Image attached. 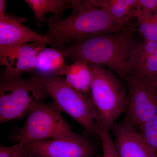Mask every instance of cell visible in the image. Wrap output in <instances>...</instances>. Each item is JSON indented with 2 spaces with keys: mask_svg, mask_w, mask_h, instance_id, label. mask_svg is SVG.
Returning a JSON list of instances; mask_svg holds the SVG:
<instances>
[{
  "mask_svg": "<svg viewBox=\"0 0 157 157\" xmlns=\"http://www.w3.org/2000/svg\"><path fill=\"white\" fill-rule=\"evenodd\" d=\"M139 44L128 30L113 34L93 35L59 48L66 57L74 62L106 67L123 78L132 75Z\"/></svg>",
  "mask_w": 157,
  "mask_h": 157,
  "instance_id": "obj_1",
  "label": "cell"
},
{
  "mask_svg": "<svg viewBox=\"0 0 157 157\" xmlns=\"http://www.w3.org/2000/svg\"><path fill=\"white\" fill-rule=\"evenodd\" d=\"M70 4L72 11L67 17L51 16L45 22L48 29L45 35L61 46L93 35L116 33L124 29V23L89 0H72Z\"/></svg>",
  "mask_w": 157,
  "mask_h": 157,
  "instance_id": "obj_2",
  "label": "cell"
},
{
  "mask_svg": "<svg viewBox=\"0 0 157 157\" xmlns=\"http://www.w3.org/2000/svg\"><path fill=\"white\" fill-rule=\"evenodd\" d=\"M48 96L42 78L33 75L23 78L4 71L0 81V124L22 119Z\"/></svg>",
  "mask_w": 157,
  "mask_h": 157,
  "instance_id": "obj_3",
  "label": "cell"
},
{
  "mask_svg": "<svg viewBox=\"0 0 157 157\" xmlns=\"http://www.w3.org/2000/svg\"><path fill=\"white\" fill-rule=\"evenodd\" d=\"M42 79L49 96L61 111L78 122L90 137L100 138L98 113L91 96L74 89L59 75Z\"/></svg>",
  "mask_w": 157,
  "mask_h": 157,
  "instance_id": "obj_4",
  "label": "cell"
},
{
  "mask_svg": "<svg viewBox=\"0 0 157 157\" xmlns=\"http://www.w3.org/2000/svg\"><path fill=\"white\" fill-rule=\"evenodd\" d=\"M61 112L54 102L39 103L29 112L22 127L12 129L8 139L24 145L69 135L72 127Z\"/></svg>",
  "mask_w": 157,
  "mask_h": 157,
  "instance_id": "obj_5",
  "label": "cell"
},
{
  "mask_svg": "<svg viewBox=\"0 0 157 157\" xmlns=\"http://www.w3.org/2000/svg\"><path fill=\"white\" fill-rule=\"evenodd\" d=\"M91 74V98L97 109L98 122L109 130L126 111L127 96L120 82L104 67L88 64Z\"/></svg>",
  "mask_w": 157,
  "mask_h": 157,
  "instance_id": "obj_6",
  "label": "cell"
},
{
  "mask_svg": "<svg viewBox=\"0 0 157 157\" xmlns=\"http://www.w3.org/2000/svg\"><path fill=\"white\" fill-rule=\"evenodd\" d=\"M125 78L128 94L123 122L136 128L157 114V89L135 75Z\"/></svg>",
  "mask_w": 157,
  "mask_h": 157,
  "instance_id": "obj_7",
  "label": "cell"
},
{
  "mask_svg": "<svg viewBox=\"0 0 157 157\" xmlns=\"http://www.w3.org/2000/svg\"><path fill=\"white\" fill-rule=\"evenodd\" d=\"M91 138L73 132L66 136L23 145L28 157H93L95 146Z\"/></svg>",
  "mask_w": 157,
  "mask_h": 157,
  "instance_id": "obj_8",
  "label": "cell"
},
{
  "mask_svg": "<svg viewBox=\"0 0 157 157\" xmlns=\"http://www.w3.org/2000/svg\"><path fill=\"white\" fill-rule=\"evenodd\" d=\"M25 17L6 14L0 18V47L27 43H37L59 48L61 45L45 35L38 33L25 25Z\"/></svg>",
  "mask_w": 157,
  "mask_h": 157,
  "instance_id": "obj_9",
  "label": "cell"
},
{
  "mask_svg": "<svg viewBox=\"0 0 157 157\" xmlns=\"http://www.w3.org/2000/svg\"><path fill=\"white\" fill-rule=\"evenodd\" d=\"M47 45L37 43H27L0 47V64L5 71L21 75L33 71L38 53Z\"/></svg>",
  "mask_w": 157,
  "mask_h": 157,
  "instance_id": "obj_10",
  "label": "cell"
},
{
  "mask_svg": "<svg viewBox=\"0 0 157 157\" xmlns=\"http://www.w3.org/2000/svg\"><path fill=\"white\" fill-rule=\"evenodd\" d=\"M112 128L115 136L113 144L120 157H157L135 128L123 121Z\"/></svg>",
  "mask_w": 157,
  "mask_h": 157,
  "instance_id": "obj_11",
  "label": "cell"
},
{
  "mask_svg": "<svg viewBox=\"0 0 157 157\" xmlns=\"http://www.w3.org/2000/svg\"><path fill=\"white\" fill-rule=\"evenodd\" d=\"M63 52L59 48L47 47L39 51L32 74L41 78L59 75L66 66Z\"/></svg>",
  "mask_w": 157,
  "mask_h": 157,
  "instance_id": "obj_12",
  "label": "cell"
},
{
  "mask_svg": "<svg viewBox=\"0 0 157 157\" xmlns=\"http://www.w3.org/2000/svg\"><path fill=\"white\" fill-rule=\"evenodd\" d=\"M65 76L66 82L74 89L86 95L90 93L91 74L88 64L82 60H76L66 65L60 76Z\"/></svg>",
  "mask_w": 157,
  "mask_h": 157,
  "instance_id": "obj_13",
  "label": "cell"
},
{
  "mask_svg": "<svg viewBox=\"0 0 157 157\" xmlns=\"http://www.w3.org/2000/svg\"><path fill=\"white\" fill-rule=\"evenodd\" d=\"M34 14L37 27L40 28L47 20L46 14L52 13L55 18H63L65 9H70V1L66 0H25Z\"/></svg>",
  "mask_w": 157,
  "mask_h": 157,
  "instance_id": "obj_14",
  "label": "cell"
},
{
  "mask_svg": "<svg viewBox=\"0 0 157 157\" xmlns=\"http://www.w3.org/2000/svg\"><path fill=\"white\" fill-rule=\"evenodd\" d=\"M94 6L107 11L124 24L130 12L136 7L137 0H89Z\"/></svg>",
  "mask_w": 157,
  "mask_h": 157,
  "instance_id": "obj_15",
  "label": "cell"
},
{
  "mask_svg": "<svg viewBox=\"0 0 157 157\" xmlns=\"http://www.w3.org/2000/svg\"><path fill=\"white\" fill-rule=\"evenodd\" d=\"M151 12L136 7L130 12L127 20L136 17L138 21L139 30L146 41L157 42V25L151 19Z\"/></svg>",
  "mask_w": 157,
  "mask_h": 157,
  "instance_id": "obj_16",
  "label": "cell"
},
{
  "mask_svg": "<svg viewBox=\"0 0 157 157\" xmlns=\"http://www.w3.org/2000/svg\"><path fill=\"white\" fill-rule=\"evenodd\" d=\"M138 132L157 155V114L138 127Z\"/></svg>",
  "mask_w": 157,
  "mask_h": 157,
  "instance_id": "obj_17",
  "label": "cell"
},
{
  "mask_svg": "<svg viewBox=\"0 0 157 157\" xmlns=\"http://www.w3.org/2000/svg\"><path fill=\"white\" fill-rule=\"evenodd\" d=\"M99 138L102 144L103 157H120L116 150L109 131L98 122Z\"/></svg>",
  "mask_w": 157,
  "mask_h": 157,
  "instance_id": "obj_18",
  "label": "cell"
},
{
  "mask_svg": "<svg viewBox=\"0 0 157 157\" xmlns=\"http://www.w3.org/2000/svg\"><path fill=\"white\" fill-rule=\"evenodd\" d=\"M0 157H28L26 149L22 144L16 143L11 146H0Z\"/></svg>",
  "mask_w": 157,
  "mask_h": 157,
  "instance_id": "obj_19",
  "label": "cell"
},
{
  "mask_svg": "<svg viewBox=\"0 0 157 157\" xmlns=\"http://www.w3.org/2000/svg\"><path fill=\"white\" fill-rule=\"evenodd\" d=\"M136 7L157 14V0H137Z\"/></svg>",
  "mask_w": 157,
  "mask_h": 157,
  "instance_id": "obj_20",
  "label": "cell"
},
{
  "mask_svg": "<svg viewBox=\"0 0 157 157\" xmlns=\"http://www.w3.org/2000/svg\"><path fill=\"white\" fill-rule=\"evenodd\" d=\"M7 5L5 0H0V18L4 17L6 14Z\"/></svg>",
  "mask_w": 157,
  "mask_h": 157,
  "instance_id": "obj_21",
  "label": "cell"
},
{
  "mask_svg": "<svg viewBox=\"0 0 157 157\" xmlns=\"http://www.w3.org/2000/svg\"><path fill=\"white\" fill-rule=\"evenodd\" d=\"M147 83L153 86L155 88L157 89V76Z\"/></svg>",
  "mask_w": 157,
  "mask_h": 157,
  "instance_id": "obj_22",
  "label": "cell"
},
{
  "mask_svg": "<svg viewBox=\"0 0 157 157\" xmlns=\"http://www.w3.org/2000/svg\"><path fill=\"white\" fill-rule=\"evenodd\" d=\"M155 56L157 57V48L155 52Z\"/></svg>",
  "mask_w": 157,
  "mask_h": 157,
  "instance_id": "obj_23",
  "label": "cell"
},
{
  "mask_svg": "<svg viewBox=\"0 0 157 157\" xmlns=\"http://www.w3.org/2000/svg\"></svg>",
  "mask_w": 157,
  "mask_h": 157,
  "instance_id": "obj_24",
  "label": "cell"
}]
</instances>
